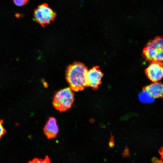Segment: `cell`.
I'll use <instances>...</instances> for the list:
<instances>
[{
  "label": "cell",
  "instance_id": "1",
  "mask_svg": "<svg viewBox=\"0 0 163 163\" xmlns=\"http://www.w3.org/2000/svg\"><path fill=\"white\" fill-rule=\"evenodd\" d=\"M87 68L82 63L74 62L69 66L66 73V80L72 90L78 91L88 87Z\"/></svg>",
  "mask_w": 163,
  "mask_h": 163
},
{
  "label": "cell",
  "instance_id": "2",
  "mask_svg": "<svg viewBox=\"0 0 163 163\" xmlns=\"http://www.w3.org/2000/svg\"><path fill=\"white\" fill-rule=\"evenodd\" d=\"M145 59L151 62H163V37H158L149 41L143 50Z\"/></svg>",
  "mask_w": 163,
  "mask_h": 163
},
{
  "label": "cell",
  "instance_id": "3",
  "mask_svg": "<svg viewBox=\"0 0 163 163\" xmlns=\"http://www.w3.org/2000/svg\"><path fill=\"white\" fill-rule=\"evenodd\" d=\"M74 101V94L69 88L61 89L54 96L52 104L59 112L66 111L72 106Z\"/></svg>",
  "mask_w": 163,
  "mask_h": 163
},
{
  "label": "cell",
  "instance_id": "4",
  "mask_svg": "<svg viewBox=\"0 0 163 163\" xmlns=\"http://www.w3.org/2000/svg\"><path fill=\"white\" fill-rule=\"evenodd\" d=\"M56 15L55 12L46 3L38 5L34 13V21L43 27L53 22Z\"/></svg>",
  "mask_w": 163,
  "mask_h": 163
},
{
  "label": "cell",
  "instance_id": "5",
  "mask_svg": "<svg viewBox=\"0 0 163 163\" xmlns=\"http://www.w3.org/2000/svg\"><path fill=\"white\" fill-rule=\"evenodd\" d=\"M145 72L151 81L153 82L159 81L163 77V62L157 61L151 62Z\"/></svg>",
  "mask_w": 163,
  "mask_h": 163
},
{
  "label": "cell",
  "instance_id": "6",
  "mask_svg": "<svg viewBox=\"0 0 163 163\" xmlns=\"http://www.w3.org/2000/svg\"><path fill=\"white\" fill-rule=\"evenodd\" d=\"M103 75L98 66H94L88 70L87 75L88 87H91L94 90H97L101 83Z\"/></svg>",
  "mask_w": 163,
  "mask_h": 163
},
{
  "label": "cell",
  "instance_id": "7",
  "mask_svg": "<svg viewBox=\"0 0 163 163\" xmlns=\"http://www.w3.org/2000/svg\"><path fill=\"white\" fill-rule=\"evenodd\" d=\"M43 130L48 139L55 138L59 132L58 127L56 118L53 117H50L44 126Z\"/></svg>",
  "mask_w": 163,
  "mask_h": 163
},
{
  "label": "cell",
  "instance_id": "8",
  "mask_svg": "<svg viewBox=\"0 0 163 163\" xmlns=\"http://www.w3.org/2000/svg\"><path fill=\"white\" fill-rule=\"evenodd\" d=\"M154 98H163V83L158 81L147 85L143 88Z\"/></svg>",
  "mask_w": 163,
  "mask_h": 163
},
{
  "label": "cell",
  "instance_id": "9",
  "mask_svg": "<svg viewBox=\"0 0 163 163\" xmlns=\"http://www.w3.org/2000/svg\"><path fill=\"white\" fill-rule=\"evenodd\" d=\"M139 98L141 102L145 103H152L154 99L146 91L144 90H143L142 92L139 95Z\"/></svg>",
  "mask_w": 163,
  "mask_h": 163
},
{
  "label": "cell",
  "instance_id": "10",
  "mask_svg": "<svg viewBox=\"0 0 163 163\" xmlns=\"http://www.w3.org/2000/svg\"><path fill=\"white\" fill-rule=\"evenodd\" d=\"M51 162L49 158V157L46 155V156L44 159L41 158H34L32 161H29V162L30 163H50Z\"/></svg>",
  "mask_w": 163,
  "mask_h": 163
},
{
  "label": "cell",
  "instance_id": "11",
  "mask_svg": "<svg viewBox=\"0 0 163 163\" xmlns=\"http://www.w3.org/2000/svg\"><path fill=\"white\" fill-rule=\"evenodd\" d=\"M14 4L17 6H21L26 4L29 0H13Z\"/></svg>",
  "mask_w": 163,
  "mask_h": 163
},
{
  "label": "cell",
  "instance_id": "12",
  "mask_svg": "<svg viewBox=\"0 0 163 163\" xmlns=\"http://www.w3.org/2000/svg\"><path fill=\"white\" fill-rule=\"evenodd\" d=\"M3 122V120H0V139L6 133V131L2 126Z\"/></svg>",
  "mask_w": 163,
  "mask_h": 163
},
{
  "label": "cell",
  "instance_id": "13",
  "mask_svg": "<svg viewBox=\"0 0 163 163\" xmlns=\"http://www.w3.org/2000/svg\"><path fill=\"white\" fill-rule=\"evenodd\" d=\"M122 156L123 158H124L127 157L130 158L129 149L127 147H126L125 149L124 150L122 154Z\"/></svg>",
  "mask_w": 163,
  "mask_h": 163
},
{
  "label": "cell",
  "instance_id": "14",
  "mask_svg": "<svg viewBox=\"0 0 163 163\" xmlns=\"http://www.w3.org/2000/svg\"><path fill=\"white\" fill-rule=\"evenodd\" d=\"M114 137L110 133V137L109 142V148H113L114 146Z\"/></svg>",
  "mask_w": 163,
  "mask_h": 163
},
{
  "label": "cell",
  "instance_id": "15",
  "mask_svg": "<svg viewBox=\"0 0 163 163\" xmlns=\"http://www.w3.org/2000/svg\"><path fill=\"white\" fill-rule=\"evenodd\" d=\"M159 153L162 158L163 159V147L159 150Z\"/></svg>",
  "mask_w": 163,
  "mask_h": 163
},
{
  "label": "cell",
  "instance_id": "16",
  "mask_svg": "<svg viewBox=\"0 0 163 163\" xmlns=\"http://www.w3.org/2000/svg\"><path fill=\"white\" fill-rule=\"evenodd\" d=\"M94 120L93 119H91L90 120V122L92 123H94Z\"/></svg>",
  "mask_w": 163,
  "mask_h": 163
}]
</instances>
